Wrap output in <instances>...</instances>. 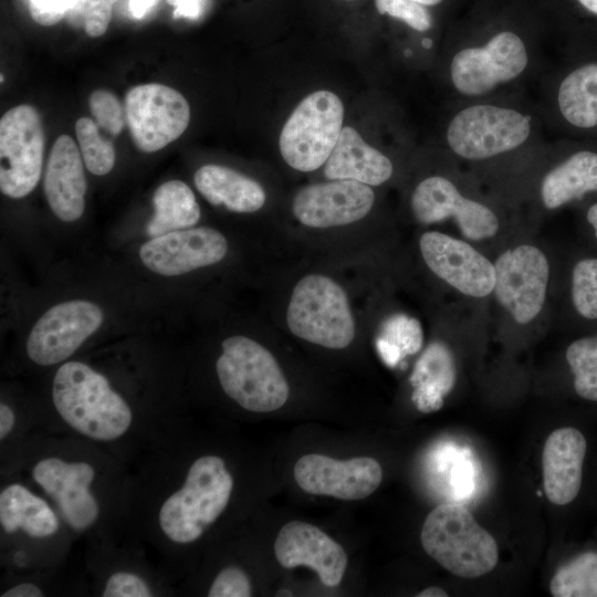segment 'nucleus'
<instances>
[{
  "label": "nucleus",
  "mask_w": 597,
  "mask_h": 597,
  "mask_svg": "<svg viewBox=\"0 0 597 597\" xmlns=\"http://www.w3.org/2000/svg\"><path fill=\"white\" fill-rule=\"evenodd\" d=\"M557 104L570 125L578 128L597 126V63L583 65L562 81Z\"/></svg>",
  "instance_id": "obj_26"
},
{
  "label": "nucleus",
  "mask_w": 597,
  "mask_h": 597,
  "mask_svg": "<svg viewBox=\"0 0 597 597\" xmlns=\"http://www.w3.org/2000/svg\"><path fill=\"white\" fill-rule=\"evenodd\" d=\"M380 14L401 20L410 28L423 32L432 27V18L426 6L416 0H375Z\"/></svg>",
  "instance_id": "obj_34"
},
{
  "label": "nucleus",
  "mask_w": 597,
  "mask_h": 597,
  "mask_svg": "<svg viewBox=\"0 0 597 597\" xmlns=\"http://www.w3.org/2000/svg\"><path fill=\"white\" fill-rule=\"evenodd\" d=\"M294 478L307 493L353 501L365 499L377 490L383 470L379 462L369 457L336 460L310 453L296 461Z\"/></svg>",
  "instance_id": "obj_15"
},
{
  "label": "nucleus",
  "mask_w": 597,
  "mask_h": 597,
  "mask_svg": "<svg viewBox=\"0 0 597 597\" xmlns=\"http://www.w3.org/2000/svg\"><path fill=\"white\" fill-rule=\"evenodd\" d=\"M588 452L587 436L575 426L561 427L547 437L542 454L543 481L553 504L564 506L580 495Z\"/></svg>",
  "instance_id": "obj_19"
},
{
  "label": "nucleus",
  "mask_w": 597,
  "mask_h": 597,
  "mask_svg": "<svg viewBox=\"0 0 597 597\" xmlns=\"http://www.w3.org/2000/svg\"><path fill=\"white\" fill-rule=\"evenodd\" d=\"M527 64L523 40L512 31H502L484 45L458 51L450 64V77L459 93L480 96L519 77Z\"/></svg>",
  "instance_id": "obj_9"
},
{
  "label": "nucleus",
  "mask_w": 597,
  "mask_h": 597,
  "mask_svg": "<svg viewBox=\"0 0 597 597\" xmlns=\"http://www.w3.org/2000/svg\"><path fill=\"white\" fill-rule=\"evenodd\" d=\"M124 109L133 142L144 153L157 151L176 140L190 122L185 96L159 83L132 87L126 93Z\"/></svg>",
  "instance_id": "obj_8"
},
{
  "label": "nucleus",
  "mask_w": 597,
  "mask_h": 597,
  "mask_svg": "<svg viewBox=\"0 0 597 597\" xmlns=\"http://www.w3.org/2000/svg\"><path fill=\"white\" fill-rule=\"evenodd\" d=\"M228 253V241L209 227L167 232L146 241L139 249L143 264L164 276H177L219 263Z\"/></svg>",
  "instance_id": "obj_14"
},
{
  "label": "nucleus",
  "mask_w": 597,
  "mask_h": 597,
  "mask_svg": "<svg viewBox=\"0 0 597 597\" xmlns=\"http://www.w3.org/2000/svg\"><path fill=\"white\" fill-rule=\"evenodd\" d=\"M410 205L418 222L431 224L452 218L462 235L470 240L492 238L500 228L496 214L488 206L465 198L442 176H430L420 181Z\"/></svg>",
  "instance_id": "obj_12"
},
{
  "label": "nucleus",
  "mask_w": 597,
  "mask_h": 597,
  "mask_svg": "<svg viewBox=\"0 0 597 597\" xmlns=\"http://www.w3.org/2000/svg\"><path fill=\"white\" fill-rule=\"evenodd\" d=\"M20 480L56 509L69 533L107 540L121 531L132 480L121 460L76 437L36 434L15 447Z\"/></svg>",
  "instance_id": "obj_1"
},
{
  "label": "nucleus",
  "mask_w": 597,
  "mask_h": 597,
  "mask_svg": "<svg viewBox=\"0 0 597 597\" xmlns=\"http://www.w3.org/2000/svg\"><path fill=\"white\" fill-rule=\"evenodd\" d=\"M416 1L423 6H434L441 2L442 0H416Z\"/></svg>",
  "instance_id": "obj_44"
},
{
  "label": "nucleus",
  "mask_w": 597,
  "mask_h": 597,
  "mask_svg": "<svg viewBox=\"0 0 597 597\" xmlns=\"http://www.w3.org/2000/svg\"><path fill=\"white\" fill-rule=\"evenodd\" d=\"M80 148L69 135L57 137L45 167L43 188L53 213L62 221L81 218L85 208L86 178Z\"/></svg>",
  "instance_id": "obj_20"
},
{
  "label": "nucleus",
  "mask_w": 597,
  "mask_h": 597,
  "mask_svg": "<svg viewBox=\"0 0 597 597\" xmlns=\"http://www.w3.org/2000/svg\"><path fill=\"white\" fill-rule=\"evenodd\" d=\"M565 358L576 396L597 404V334L573 341L565 352Z\"/></svg>",
  "instance_id": "obj_28"
},
{
  "label": "nucleus",
  "mask_w": 597,
  "mask_h": 597,
  "mask_svg": "<svg viewBox=\"0 0 597 597\" xmlns=\"http://www.w3.org/2000/svg\"><path fill=\"white\" fill-rule=\"evenodd\" d=\"M277 562L284 568L307 566L327 587L337 586L347 567L344 548L318 527L302 521L284 524L274 543Z\"/></svg>",
  "instance_id": "obj_18"
},
{
  "label": "nucleus",
  "mask_w": 597,
  "mask_h": 597,
  "mask_svg": "<svg viewBox=\"0 0 597 597\" xmlns=\"http://www.w3.org/2000/svg\"><path fill=\"white\" fill-rule=\"evenodd\" d=\"M96 590L102 597H153L160 584L137 566H115L97 577Z\"/></svg>",
  "instance_id": "obj_29"
},
{
  "label": "nucleus",
  "mask_w": 597,
  "mask_h": 597,
  "mask_svg": "<svg viewBox=\"0 0 597 597\" xmlns=\"http://www.w3.org/2000/svg\"><path fill=\"white\" fill-rule=\"evenodd\" d=\"M455 379L457 367L450 348L442 342L428 345L410 376L411 398L417 409L425 413L439 410Z\"/></svg>",
  "instance_id": "obj_23"
},
{
  "label": "nucleus",
  "mask_w": 597,
  "mask_h": 597,
  "mask_svg": "<svg viewBox=\"0 0 597 597\" xmlns=\"http://www.w3.org/2000/svg\"><path fill=\"white\" fill-rule=\"evenodd\" d=\"M494 293L519 324L531 323L542 311L549 279V264L536 247L521 244L504 251L494 263Z\"/></svg>",
  "instance_id": "obj_11"
},
{
  "label": "nucleus",
  "mask_w": 597,
  "mask_h": 597,
  "mask_svg": "<svg viewBox=\"0 0 597 597\" xmlns=\"http://www.w3.org/2000/svg\"><path fill=\"white\" fill-rule=\"evenodd\" d=\"M116 0H72L67 21L76 28H83L87 35H103L111 22L113 4Z\"/></svg>",
  "instance_id": "obj_32"
},
{
  "label": "nucleus",
  "mask_w": 597,
  "mask_h": 597,
  "mask_svg": "<svg viewBox=\"0 0 597 597\" xmlns=\"http://www.w3.org/2000/svg\"><path fill=\"white\" fill-rule=\"evenodd\" d=\"M193 182L208 202L238 213L255 212L266 200L265 191L256 180L226 166L200 167Z\"/></svg>",
  "instance_id": "obj_22"
},
{
  "label": "nucleus",
  "mask_w": 597,
  "mask_h": 597,
  "mask_svg": "<svg viewBox=\"0 0 597 597\" xmlns=\"http://www.w3.org/2000/svg\"><path fill=\"white\" fill-rule=\"evenodd\" d=\"M88 105L100 128L113 136L123 130L126 123L125 109L114 93L103 88L95 90L90 95Z\"/></svg>",
  "instance_id": "obj_33"
},
{
  "label": "nucleus",
  "mask_w": 597,
  "mask_h": 597,
  "mask_svg": "<svg viewBox=\"0 0 597 597\" xmlns=\"http://www.w3.org/2000/svg\"><path fill=\"white\" fill-rule=\"evenodd\" d=\"M276 596H293V594L289 589H280Z\"/></svg>",
  "instance_id": "obj_45"
},
{
  "label": "nucleus",
  "mask_w": 597,
  "mask_h": 597,
  "mask_svg": "<svg viewBox=\"0 0 597 597\" xmlns=\"http://www.w3.org/2000/svg\"><path fill=\"white\" fill-rule=\"evenodd\" d=\"M572 303L585 320H597V258L579 260L572 271Z\"/></svg>",
  "instance_id": "obj_31"
},
{
  "label": "nucleus",
  "mask_w": 597,
  "mask_h": 597,
  "mask_svg": "<svg viewBox=\"0 0 597 597\" xmlns=\"http://www.w3.org/2000/svg\"><path fill=\"white\" fill-rule=\"evenodd\" d=\"M216 373L224 394L252 412H271L287 400V380L269 349L243 335L221 344Z\"/></svg>",
  "instance_id": "obj_2"
},
{
  "label": "nucleus",
  "mask_w": 597,
  "mask_h": 597,
  "mask_svg": "<svg viewBox=\"0 0 597 597\" xmlns=\"http://www.w3.org/2000/svg\"><path fill=\"white\" fill-rule=\"evenodd\" d=\"M71 2L72 0H29V11L36 23L49 27L66 15Z\"/></svg>",
  "instance_id": "obj_36"
},
{
  "label": "nucleus",
  "mask_w": 597,
  "mask_h": 597,
  "mask_svg": "<svg viewBox=\"0 0 597 597\" xmlns=\"http://www.w3.org/2000/svg\"><path fill=\"white\" fill-rule=\"evenodd\" d=\"M374 202L370 186L337 179L302 188L293 199L292 211L301 224L327 229L359 221L369 213Z\"/></svg>",
  "instance_id": "obj_16"
},
{
  "label": "nucleus",
  "mask_w": 597,
  "mask_h": 597,
  "mask_svg": "<svg viewBox=\"0 0 597 597\" xmlns=\"http://www.w3.org/2000/svg\"><path fill=\"white\" fill-rule=\"evenodd\" d=\"M75 135L87 170L96 176L108 174L115 165V148L101 135L97 124L88 117H81L75 123Z\"/></svg>",
  "instance_id": "obj_30"
},
{
  "label": "nucleus",
  "mask_w": 597,
  "mask_h": 597,
  "mask_svg": "<svg viewBox=\"0 0 597 597\" xmlns=\"http://www.w3.org/2000/svg\"><path fill=\"white\" fill-rule=\"evenodd\" d=\"M394 172L391 160L366 144L353 127H343L339 138L324 165L328 180H354L368 186L388 181Z\"/></svg>",
  "instance_id": "obj_21"
},
{
  "label": "nucleus",
  "mask_w": 597,
  "mask_h": 597,
  "mask_svg": "<svg viewBox=\"0 0 597 597\" xmlns=\"http://www.w3.org/2000/svg\"><path fill=\"white\" fill-rule=\"evenodd\" d=\"M425 552L443 568L464 578L490 573L499 559L494 537L459 504H440L426 517L421 530Z\"/></svg>",
  "instance_id": "obj_3"
},
{
  "label": "nucleus",
  "mask_w": 597,
  "mask_h": 597,
  "mask_svg": "<svg viewBox=\"0 0 597 597\" xmlns=\"http://www.w3.org/2000/svg\"><path fill=\"white\" fill-rule=\"evenodd\" d=\"M154 216L146 226L149 237L196 226L201 212L195 193L181 180L161 184L153 196Z\"/></svg>",
  "instance_id": "obj_25"
},
{
  "label": "nucleus",
  "mask_w": 597,
  "mask_h": 597,
  "mask_svg": "<svg viewBox=\"0 0 597 597\" xmlns=\"http://www.w3.org/2000/svg\"><path fill=\"white\" fill-rule=\"evenodd\" d=\"M156 0H129V9L134 17L142 18Z\"/></svg>",
  "instance_id": "obj_40"
},
{
  "label": "nucleus",
  "mask_w": 597,
  "mask_h": 597,
  "mask_svg": "<svg viewBox=\"0 0 597 597\" xmlns=\"http://www.w3.org/2000/svg\"><path fill=\"white\" fill-rule=\"evenodd\" d=\"M22 430V423L18 420V415L10 404L4 400L0 402V441L1 443L13 442V437H18Z\"/></svg>",
  "instance_id": "obj_37"
},
{
  "label": "nucleus",
  "mask_w": 597,
  "mask_h": 597,
  "mask_svg": "<svg viewBox=\"0 0 597 597\" xmlns=\"http://www.w3.org/2000/svg\"><path fill=\"white\" fill-rule=\"evenodd\" d=\"M0 527L7 537L38 544L66 535V527L54 505L27 482L15 479L0 491Z\"/></svg>",
  "instance_id": "obj_17"
},
{
  "label": "nucleus",
  "mask_w": 597,
  "mask_h": 597,
  "mask_svg": "<svg viewBox=\"0 0 597 597\" xmlns=\"http://www.w3.org/2000/svg\"><path fill=\"white\" fill-rule=\"evenodd\" d=\"M586 218L594 230L595 238L597 239V202L589 207Z\"/></svg>",
  "instance_id": "obj_42"
},
{
  "label": "nucleus",
  "mask_w": 597,
  "mask_h": 597,
  "mask_svg": "<svg viewBox=\"0 0 597 597\" xmlns=\"http://www.w3.org/2000/svg\"><path fill=\"white\" fill-rule=\"evenodd\" d=\"M597 191V153L582 150L549 170L541 185L545 208L557 209L588 192Z\"/></svg>",
  "instance_id": "obj_24"
},
{
  "label": "nucleus",
  "mask_w": 597,
  "mask_h": 597,
  "mask_svg": "<svg viewBox=\"0 0 597 597\" xmlns=\"http://www.w3.org/2000/svg\"><path fill=\"white\" fill-rule=\"evenodd\" d=\"M207 595L209 597H250L252 585L248 574L238 565H228L214 576Z\"/></svg>",
  "instance_id": "obj_35"
},
{
  "label": "nucleus",
  "mask_w": 597,
  "mask_h": 597,
  "mask_svg": "<svg viewBox=\"0 0 597 597\" xmlns=\"http://www.w3.org/2000/svg\"><path fill=\"white\" fill-rule=\"evenodd\" d=\"M344 106L333 92L321 90L304 97L286 119L279 138L284 161L311 172L331 156L343 129Z\"/></svg>",
  "instance_id": "obj_5"
},
{
  "label": "nucleus",
  "mask_w": 597,
  "mask_h": 597,
  "mask_svg": "<svg viewBox=\"0 0 597 597\" xmlns=\"http://www.w3.org/2000/svg\"><path fill=\"white\" fill-rule=\"evenodd\" d=\"M530 134V116L513 108L476 104L453 116L447 142L459 157L483 160L520 147Z\"/></svg>",
  "instance_id": "obj_6"
},
{
  "label": "nucleus",
  "mask_w": 597,
  "mask_h": 597,
  "mask_svg": "<svg viewBox=\"0 0 597 597\" xmlns=\"http://www.w3.org/2000/svg\"><path fill=\"white\" fill-rule=\"evenodd\" d=\"M177 7L176 15L196 18L200 12V0H169Z\"/></svg>",
  "instance_id": "obj_39"
},
{
  "label": "nucleus",
  "mask_w": 597,
  "mask_h": 597,
  "mask_svg": "<svg viewBox=\"0 0 597 597\" xmlns=\"http://www.w3.org/2000/svg\"><path fill=\"white\" fill-rule=\"evenodd\" d=\"M549 591L554 597H597V549L577 552L558 566Z\"/></svg>",
  "instance_id": "obj_27"
},
{
  "label": "nucleus",
  "mask_w": 597,
  "mask_h": 597,
  "mask_svg": "<svg viewBox=\"0 0 597 597\" xmlns=\"http://www.w3.org/2000/svg\"><path fill=\"white\" fill-rule=\"evenodd\" d=\"M286 323L294 336L329 349L346 348L356 335L345 289L321 273H310L296 282L286 310Z\"/></svg>",
  "instance_id": "obj_4"
},
{
  "label": "nucleus",
  "mask_w": 597,
  "mask_h": 597,
  "mask_svg": "<svg viewBox=\"0 0 597 597\" xmlns=\"http://www.w3.org/2000/svg\"><path fill=\"white\" fill-rule=\"evenodd\" d=\"M101 307L86 300H71L49 308L31 328L25 344L28 358L50 367L66 362L102 325Z\"/></svg>",
  "instance_id": "obj_10"
},
{
  "label": "nucleus",
  "mask_w": 597,
  "mask_h": 597,
  "mask_svg": "<svg viewBox=\"0 0 597 597\" xmlns=\"http://www.w3.org/2000/svg\"><path fill=\"white\" fill-rule=\"evenodd\" d=\"M419 250L426 265L460 293L485 297L494 290V264L468 242L439 231L420 235Z\"/></svg>",
  "instance_id": "obj_13"
},
{
  "label": "nucleus",
  "mask_w": 597,
  "mask_h": 597,
  "mask_svg": "<svg viewBox=\"0 0 597 597\" xmlns=\"http://www.w3.org/2000/svg\"><path fill=\"white\" fill-rule=\"evenodd\" d=\"M423 45H426V46H430V45H431V41H430V40H428V39H426V40L423 41Z\"/></svg>",
  "instance_id": "obj_46"
},
{
  "label": "nucleus",
  "mask_w": 597,
  "mask_h": 597,
  "mask_svg": "<svg viewBox=\"0 0 597 597\" xmlns=\"http://www.w3.org/2000/svg\"><path fill=\"white\" fill-rule=\"evenodd\" d=\"M448 594L446 590H443L440 587L431 586L423 590H421L419 594H417V597H447Z\"/></svg>",
  "instance_id": "obj_41"
},
{
  "label": "nucleus",
  "mask_w": 597,
  "mask_h": 597,
  "mask_svg": "<svg viewBox=\"0 0 597 597\" xmlns=\"http://www.w3.org/2000/svg\"><path fill=\"white\" fill-rule=\"evenodd\" d=\"M45 595L41 584L29 579L10 585L0 594L1 597H42Z\"/></svg>",
  "instance_id": "obj_38"
},
{
  "label": "nucleus",
  "mask_w": 597,
  "mask_h": 597,
  "mask_svg": "<svg viewBox=\"0 0 597 597\" xmlns=\"http://www.w3.org/2000/svg\"><path fill=\"white\" fill-rule=\"evenodd\" d=\"M578 2L589 12L597 15V0H578Z\"/></svg>",
  "instance_id": "obj_43"
},
{
  "label": "nucleus",
  "mask_w": 597,
  "mask_h": 597,
  "mask_svg": "<svg viewBox=\"0 0 597 597\" xmlns=\"http://www.w3.org/2000/svg\"><path fill=\"white\" fill-rule=\"evenodd\" d=\"M45 136L39 112L29 104L9 109L0 121V189L10 198L28 196L42 171Z\"/></svg>",
  "instance_id": "obj_7"
}]
</instances>
